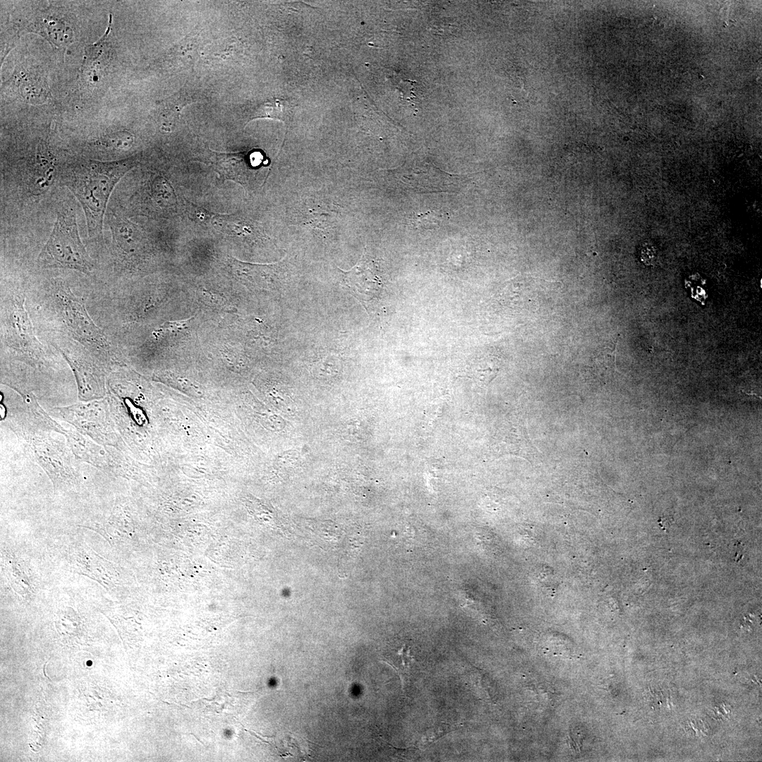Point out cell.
I'll use <instances>...</instances> for the list:
<instances>
[{
    "mask_svg": "<svg viewBox=\"0 0 762 762\" xmlns=\"http://www.w3.org/2000/svg\"><path fill=\"white\" fill-rule=\"evenodd\" d=\"M65 324L75 338L95 350L111 352V345L106 335L90 318L85 304L69 289L59 294Z\"/></svg>",
    "mask_w": 762,
    "mask_h": 762,
    "instance_id": "obj_3",
    "label": "cell"
},
{
    "mask_svg": "<svg viewBox=\"0 0 762 762\" xmlns=\"http://www.w3.org/2000/svg\"><path fill=\"white\" fill-rule=\"evenodd\" d=\"M42 267L68 268L90 273L94 266L78 234L75 213L69 209L57 212L53 230L38 255Z\"/></svg>",
    "mask_w": 762,
    "mask_h": 762,
    "instance_id": "obj_2",
    "label": "cell"
},
{
    "mask_svg": "<svg viewBox=\"0 0 762 762\" xmlns=\"http://www.w3.org/2000/svg\"><path fill=\"white\" fill-rule=\"evenodd\" d=\"M23 301L16 299L13 303L11 323L8 329V339L13 348L28 354L38 356L42 351L41 345L35 339Z\"/></svg>",
    "mask_w": 762,
    "mask_h": 762,
    "instance_id": "obj_5",
    "label": "cell"
},
{
    "mask_svg": "<svg viewBox=\"0 0 762 762\" xmlns=\"http://www.w3.org/2000/svg\"><path fill=\"white\" fill-rule=\"evenodd\" d=\"M344 280L354 296L362 301L377 298L383 282L377 265L365 253L357 264L349 271H343Z\"/></svg>",
    "mask_w": 762,
    "mask_h": 762,
    "instance_id": "obj_4",
    "label": "cell"
},
{
    "mask_svg": "<svg viewBox=\"0 0 762 762\" xmlns=\"http://www.w3.org/2000/svg\"><path fill=\"white\" fill-rule=\"evenodd\" d=\"M73 564L77 570L111 588L112 572L111 562L102 558L89 548L80 547L74 552Z\"/></svg>",
    "mask_w": 762,
    "mask_h": 762,
    "instance_id": "obj_6",
    "label": "cell"
},
{
    "mask_svg": "<svg viewBox=\"0 0 762 762\" xmlns=\"http://www.w3.org/2000/svg\"><path fill=\"white\" fill-rule=\"evenodd\" d=\"M191 318L182 320L176 321H167L160 326L161 332H176L183 329L188 326V323L190 321Z\"/></svg>",
    "mask_w": 762,
    "mask_h": 762,
    "instance_id": "obj_7",
    "label": "cell"
},
{
    "mask_svg": "<svg viewBox=\"0 0 762 762\" xmlns=\"http://www.w3.org/2000/svg\"><path fill=\"white\" fill-rule=\"evenodd\" d=\"M133 166L132 161H88L64 174L65 185L83 209L90 236L102 235L103 219L109 196L116 184Z\"/></svg>",
    "mask_w": 762,
    "mask_h": 762,
    "instance_id": "obj_1",
    "label": "cell"
}]
</instances>
